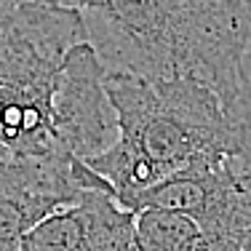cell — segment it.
Here are the masks:
<instances>
[{
	"label": "cell",
	"instance_id": "52a82bcc",
	"mask_svg": "<svg viewBox=\"0 0 251 251\" xmlns=\"http://www.w3.org/2000/svg\"><path fill=\"white\" fill-rule=\"evenodd\" d=\"M29 3H51V5H70V8H75V0H29Z\"/></svg>",
	"mask_w": 251,
	"mask_h": 251
},
{
	"label": "cell",
	"instance_id": "ba28073f",
	"mask_svg": "<svg viewBox=\"0 0 251 251\" xmlns=\"http://www.w3.org/2000/svg\"><path fill=\"white\" fill-rule=\"evenodd\" d=\"M22 243H5V241H0V251H19Z\"/></svg>",
	"mask_w": 251,
	"mask_h": 251
},
{
	"label": "cell",
	"instance_id": "7a4b0ae2",
	"mask_svg": "<svg viewBox=\"0 0 251 251\" xmlns=\"http://www.w3.org/2000/svg\"><path fill=\"white\" fill-rule=\"evenodd\" d=\"M104 73L190 77L225 104L251 51L243 0H75Z\"/></svg>",
	"mask_w": 251,
	"mask_h": 251
},
{
	"label": "cell",
	"instance_id": "9c48e42d",
	"mask_svg": "<svg viewBox=\"0 0 251 251\" xmlns=\"http://www.w3.org/2000/svg\"><path fill=\"white\" fill-rule=\"evenodd\" d=\"M238 163L243 166V171H246V179H249V187H251V166H249V163H243V160H238Z\"/></svg>",
	"mask_w": 251,
	"mask_h": 251
},
{
	"label": "cell",
	"instance_id": "8fae6325",
	"mask_svg": "<svg viewBox=\"0 0 251 251\" xmlns=\"http://www.w3.org/2000/svg\"><path fill=\"white\" fill-rule=\"evenodd\" d=\"M243 3H246V8H249V14H251V0H243Z\"/></svg>",
	"mask_w": 251,
	"mask_h": 251
},
{
	"label": "cell",
	"instance_id": "6da1fadb",
	"mask_svg": "<svg viewBox=\"0 0 251 251\" xmlns=\"http://www.w3.org/2000/svg\"><path fill=\"white\" fill-rule=\"evenodd\" d=\"M88 40L77 8L51 3L0 5V193L56 195L73 203L101 176L67 152L56 88L64 53Z\"/></svg>",
	"mask_w": 251,
	"mask_h": 251
},
{
	"label": "cell",
	"instance_id": "30bf717a",
	"mask_svg": "<svg viewBox=\"0 0 251 251\" xmlns=\"http://www.w3.org/2000/svg\"><path fill=\"white\" fill-rule=\"evenodd\" d=\"M5 3H22V0H0V5H5Z\"/></svg>",
	"mask_w": 251,
	"mask_h": 251
},
{
	"label": "cell",
	"instance_id": "3957f363",
	"mask_svg": "<svg viewBox=\"0 0 251 251\" xmlns=\"http://www.w3.org/2000/svg\"><path fill=\"white\" fill-rule=\"evenodd\" d=\"M104 91L115 112V139L86 163L121 206L176 171L235 152L230 110L206 83L104 73Z\"/></svg>",
	"mask_w": 251,
	"mask_h": 251
},
{
	"label": "cell",
	"instance_id": "5b68a950",
	"mask_svg": "<svg viewBox=\"0 0 251 251\" xmlns=\"http://www.w3.org/2000/svg\"><path fill=\"white\" fill-rule=\"evenodd\" d=\"M139 251H206V232L193 217L169 208H142L134 219Z\"/></svg>",
	"mask_w": 251,
	"mask_h": 251
},
{
	"label": "cell",
	"instance_id": "277c9868",
	"mask_svg": "<svg viewBox=\"0 0 251 251\" xmlns=\"http://www.w3.org/2000/svg\"><path fill=\"white\" fill-rule=\"evenodd\" d=\"M134 219L110 190H86L29 227L19 251H139Z\"/></svg>",
	"mask_w": 251,
	"mask_h": 251
},
{
	"label": "cell",
	"instance_id": "8992f818",
	"mask_svg": "<svg viewBox=\"0 0 251 251\" xmlns=\"http://www.w3.org/2000/svg\"><path fill=\"white\" fill-rule=\"evenodd\" d=\"M235 128V158L251 166V51L243 56L235 97L227 104Z\"/></svg>",
	"mask_w": 251,
	"mask_h": 251
}]
</instances>
